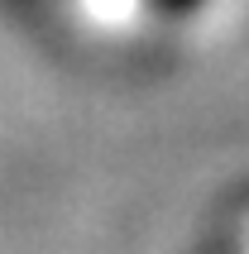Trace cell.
I'll return each instance as SVG.
<instances>
[{"label": "cell", "instance_id": "cell-1", "mask_svg": "<svg viewBox=\"0 0 249 254\" xmlns=\"http://www.w3.org/2000/svg\"><path fill=\"white\" fill-rule=\"evenodd\" d=\"M149 5H153V10H163V14H178V19H182V14H196L206 0H149Z\"/></svg>", "mask_w": 249, "mask_h": 254}]
</instances>
